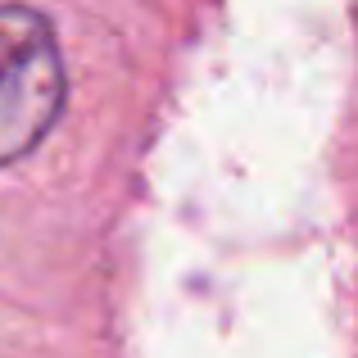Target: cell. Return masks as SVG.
I'll use <instances>...</instances> for the list:
<instances>
[{"instance_id":"cell-1","label":"cell","mask_w":358,"mask_h":358,"mask_svg":"<svg viewBox=\"0 0 358 358\" xmlns=\"http://www.w3.org/2000/svg\"><path fill=\"white\" fill-rule=\"evenodd\" d=\"M64 59L32 9H0V168L36 145L59 118Z\"/></svg>"}]
</instances>
